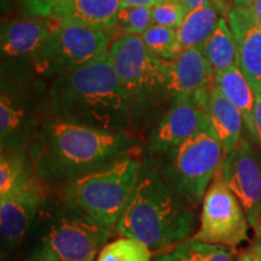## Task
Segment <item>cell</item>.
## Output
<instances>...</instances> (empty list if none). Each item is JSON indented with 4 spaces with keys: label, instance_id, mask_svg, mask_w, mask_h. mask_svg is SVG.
<instances>
[{
    "label": "cell",
    "instance_id": "cell-38",
    "mask_svg": "<svg viewBox=\"0 0 261 261\" xmlns=\"http://www.w3.org/2000/svg\"><path fill=\"white\" fill-rule=\"evenodd\" d=\"M166 2H178V3H184V0H166Z\"/></svg>",
    "mask_w": 261,
    "mask_h": 261
},
{
    "label": "cell",
    "instance_id": "cell-17",
    "mask_svg": "<svg viewBox=\"0 0 261 261\" xmlns=\"http://www.w3.org/2000/svg\"><path fill=\"white\" fill-rule=\"evenodd\" d=\"M122 6L121 0H63L50 18L108 32L116 28Z\"/></svg>",
    "mask_w": 261,
    "mask_h": 261
},
{
    "label": "cell",
    "instance_id": "cell-32",
    "mask_svg": "<svg viewBox=\"0 0 261 261\" xmlns=\"http://www.w3.org/2000/svg\"><path fill=\"white\" fill-rule=\"evenodd\" d=\"M249 252L253 254L256 261H261V232L256 233V240L252 246V248H250Z\"/></svg>",
    "mask_w": 261,
    "mask_h": 261
},
{
    "label": "cell",
    "instance_id": "cell-10",
    "mask_svg": "<svg viewBox=\"0 0 261 261\" xmlns=\"http://www.w3.org/2000/svg\"><path fill=\"white\" fill-rule=\"evenodd\" d=\"M41 94L27 85H4L0 94V144L3 150H28L42 122Z\"/></svg>",
    "mask_w": 261,
    "mask_h": 261
},
{
    "label": "cell",
    "instance_id": "cell-26",
    "mask_svg": "<svg viewBox=\"0 0 261 261\" xmlns=\"http://www.w3.org/2000/svg\"><path fill=\"white\" fill-rule=\"evenodd\" d=\"M152 9L149 6H122L117 17V25L121 33L143 34L151 27Z\"/></svg>",
    "mask_w": 261,
    "mask_h": 261
},
{
    "label": "cell",
    "instance_id": "cell-37",
    "mask_svg": "<svg viewBox=\"0 0 261 261\" xmlns=\"http://www.w3.org/2000/svg\"><path fill=\"white\" fill-rule=\"evenodd\" d=\"M256 233H260L261 232V218H260V221H259V227H257V230L255 231Z\"/></svg>",
    "mask_w": 261,
    "mask_h": 261
},
{
    "label": "cell",
    "instance_id": "cell-33",
    "mask_svg": "<svg viewBox=\"0 0 261 261\" xmlns=\"http://www.w3.org/2000/svg\"><path fill=\"white\" fill-rule=\"evenodd\" d=\"M250 8H252L254 15H255L257 21H259L260 24H261V0H256L254 4L250 5Z\"/></svg>",
    "mask_w": 261,
    "mask_h": 261
},
{
    "label": "cell",
    "instance_id": "cell-21",
    "mask_svg": "<svg viewBox=\"0 0 261 261\" xmlns=\"http://www.w3.org/2000/svg\"><path fill=\"white\" fill-rule=\"evenodd\" d=\"M200 48L210 62L213 73L240 67L236 40L228 21L224 17L219 18L213 33Z\"/></svg>",
    "mask_w": 261,
    "mask_h": 261
},
{
    "label": "cell",
    "instance_id": "cell-20",
    "mask_svg": "<svg viewBox=\"0 0 261 261\" xmlns=\"http://www.w3.org/2000/svg\"><path fill=\"white\" fill-rule=\"evenodd\" d=\"M221 11V6L214 2L211 5L189 11L177 28V41L180 52L190 47H201L217 27Z\"/></svg>",
    "mask_w": 261,
    "mask_h": 261
},
{
    "label": "cell",
    "instance_id": "cell-25",
    "mask_svg": "<svg viewBox=\"0 0 261 261\" xmlns=\"http://www.w3.org/2000/svg\"><path fill=\"white\" fill-rule=\"evenodd\" d=\"M145 46L155 56L165 61H172L180 54L177 41V29L152 24L140 34Z\"/></svg>",
    "mask_w": 261,
    "mask_h": 261
},
{
    "label": "cell",
    "instance_id": "cell-29",
    "mask_svg": "<svg viewBox=\"0 0 261 261\" xmlns=\"http://www.w3.org/2000/svg\"><path fill=\"white\" fill-rule=\"evenodd\" d=\"M250 136L261 146V92L255 93V104L253 110L252 127L249 129Z\"/></svg>",
    "mask_w": 261,
    "mask_h": 261
},
{
    "label": "cell",
    "instance_id": "cell-5",
    "mask_svg": "<svg viewBox=\"0 0 261 261\" xmlns=\"http://www.w3.org/2000/svg\"><path fill=\"white\" fill-rule=\"evenodd\" d=\"M142 162L130 154L68 181L56 190L99 223L116 226L138 181Z\"/></svg>",
    "mask_w": 261,
    "mask_h": 261
},
{
    "label": "cell",
    "instance_id": "cell-7",
    "mask_svg": "<svg viewBox=\"0 0 261 261\" xmlns=\"http://www.w3.org/2000/svg\"><path fill=\"white\" fill-rule=\"evenodd\" d=\"M109 56L135 110L154 93L165 91L166 61L155 56L140 35L120 33L110 42Z\"/></svg>",
    "mask_w": 261,
    "mask_h": 261
},
{
    "label": "cell",
    "instance_id": "cell-31",
    "mask_svg": "<svg viewBox=\"0 0 261 261\" xmlns=\"http://www.w3.org/2000/svg\"><path fill=\"white\" fill-rule=\"evenodd\" d=\"M213 3V0H184V5L187 6L189 11L195 9L203 8V6L211 5Z\"/></svg>",
    "mask_w": 261,
    "mask_h": 261
},
{
    "label": "cell",
    "instance_id": "cell-13",
    "mask_svg": "<svg viewBox=\"0 0 261 261\" xmlns=\"http://www.w3.org/2000/svg\"><path fill=\"white\" fill-rule=\"evenodd\" d=\"M218 173L240 201L254 231L261 218V155L247 139L224 155Z\"/></svg>",
    "mask_w": 261,
    "mask_h": 261
},
{
    "label": "cell",
    "instance_id": "cell-34",
    "mask_svg": "<svg viewBox=\"0 0 261 261\" xmlns=\"http://www.w3.org/2000/svg\"><path fill=\"white\" fill-rule=\"evenodd\" d=\"M256 0H233V5L236 6H250L254 4Z\"/></svg>",
    "mask_w": 261,
    "mask_h": 261
},
{
    "label": "cell",
    "instance_id": "cell-2",
    "mask_svg": "<svg viewBox=\"0 0 261 261\" xmlns=\"http://www.w3.org/2000/svg\"><path fill=\"white\" fill-rule=\"evenodd\" d=\"M51 116L110 132H127L133 103L114 69L109 51L56 76L48 91Z\"/></svg>",
    "mask_w": 261,
    "mask_h": 261
},
{
    "label": "cell",
    "instance_id": "cell-16",
    "mask_svg": "<svg viewBox=\"0 0 261 261\" xmlns=\"http://www.w3.org/2000/svg\"><path fill=\"white\" fill-rule=\"evenodd\" d=\"M213 69L200 47L182 50L177 58L166 61L165 93L175 98L208 89L213 85Z\"/></svg>",
    "mask_w": 261,
    "mask_h": 261
},
{
    "label": "cell",
    "instance_id": "cell-9",
    "mask_svg": "<svg viewBox=\"0 0 261 261\" xmlns=\"http://www.w3.org/2000/svg\"><path fill=\"white\" fill-rule=\"evenodd\" d=\"M201 204L200 225L191 238L230 248L247 240L249 223L243 207L218 172Z\"/></svg>",
    "mask_w": 261,
    "mask_h": 261
},
{
    "label": "cell",
    "instance_id": "cell-27",
    "mask_svg": "<svg viewBox=\"0 0 261 261\" xmlns=\"http://www.w3.org/2000/svg\"><path fill=\"white\" fill-rule=\"evenodd\" d=\"M151 9L152 23L173 29H177L181 24L189 12L184 3L178 2H163Z\"/></svg>",
    "mask_w": 261,
    "mask_h": 261
},
{
    "label": "cell",
    "instance_id": "cell-12",
    "mask_svg": "<svg viewBox=\"0 0 261 261\" xmlns=\"http://www.w3.org/2000/svg\"><path fill=\"white\" fill-rule=\"evenodd\" d=\"M208 89L175 98L149 139V150L160 155L198 133L210 130L207 116Z\"/></svg>",
    "mask_w": 261,
    "mask_h": 261
},
{
    "label": "cell",
    "instance_id": "cell-28",
    "mask_svg": "<svg viewBox=\"0 0 261 261\" xmlns=\"http://www.w3.org/2000/svg\"><path fill=\"white\" fill-rule=\"evenodd\" d=\"M63 0H22L25 8L32 15L38 17H50L54 10Z\"/></svg>",
    "mask_w": 261,
    "mask_h": 261
},
{
    "label": "cell",
    "instance_id": "cell-22",
    "mask_svg": "<svg viewBox=\"0 0 261 261\" xmlns=\"http://www.w3.org/2000/svg\"><path fill=\"white\" fill-rule=\"evenodd\" d=\"M35 175L28 150H3L0 156V198L24 188Z\"/></svg>",
    "mask_w": 261,
    "mask_h": 261
},
{
    "label": "cell",
    "instance_id": "cell-36",
    "mask_svg": "<svg viewBox=\"0 0 261 261\" xmlns=\"http://www.w3.org/2000/svg\"><path fill=\"white\" fill-rule=\"evenodd\" d=\"M213 2L217 3V4H219L220 6H223V8H225L224 6V0H213Z\"/></svg>",
    "mask_w": 261,
    "mask_h": 261
},
{
    "label": "cell",
    "instance_id": "cell-11",
    "mask_svg": "<svg viewBox=\"0 0 261 261\" xmlns=\"http://www.w3.org/2000/svg\"><path fill=\"white\" fill-rule=\"evenodd\" d=\"M51 189L38 175L14 194L0 198L2 257L21 252Z\"/></svg>",
    "mask_w": 261,
    "mask_h": 261
},
{
    "label": "cell",
    "instance_id": "cell-19",
    "mask_svg": "<svg viewBox=\"0 0 261 261\" xmlns=\"http://www.w3.org/2000/svg\"><path fill=\"white\" fill-rule=\"evenodd\" d=\"M213 86L238 108L243 116L244 125L249 130L253 121L255 93H254L252 85L244 76L240 67H233L230 69L214 73Z\"/></svg>",
    "mask_w": 261,
    "mask_h": 261
},
{
    "label": "cell",
    "instance_id": "cell-23",
    "mask_svg": "<svg viewBox=\"0 0 261 261\" xmlns=\"http://www.w3.org/2000/svg\"><path fill=\"white\" fill-rule=\"evenodd\" d=\"M155 261H234L230 247L205 243L194 238L182 241L156 256Z\"/></svg>",
    "mask_w": 261,
    "mask_h": 261
},
{
    "label": "cell",
    "instance_id": "cell-18",
    "mask_svg": "<svg viewBox=\"0 0 261 261\" xmlns=\"http://www.w3.org/2000/svg\"><path fill=\"white\" fill-rule=\"evenodd\" d=\"M205 108L211 133L219 142L224 150V155H226L242 140V127L244 123L242 114L213 85L208 90Z\"/></svg>",
    "mask_w": 261,
    "mask_h": 261
},
{
    "label": "cell",
    "instance_id": "cell-3",
    "mask_svg": "<svg viewBox=\"0 0 261 261\" xmlns=\"http://www.w3.org/2000/svg\"><path fill=\"white\" fill-rule=\"evenodd\" d=\"M197 210L163 178L154 163L144 161L115 232L136 238L151 250L169 249L194 236Z\"/></svg>",
    "mask_w": 261,
    "mask_h": 261
},
{
    "label": "cell",
    "instance_id": "cell-4",
    "mask_svg": "<svg viewBox=\"0 0 261 261\" xmlns=\"http://www.w3.org/2000/svg\"><path fill=\"white\" fill-rule=\"evenodd\" d=\"M115 232L51 191L21 252L25 260L93 261Z\"/></svg>",
    "mask_w": 261,
    "mask_h": 261
},
{
    "label": "cell",
    "instance_id": "cell-15",
    "mask_svg": "<svg viewBox=\"0 0 261 261\" xmlns=\"http://www.w3.org/2000/svg\"><path fill=\"white\" fill-rule=\"evenodd\" d=\"M227 21L238 51V65L252 85L254 93L261 92V24L250 6L228 10Z\"/></svg>",
    "mask_w": 261,
    "mask_h": 261
},
{
    "label": "cell",
    "instance_id": "cell-8",
    "mask_svg": "<svg viewBox=\"0 0 261 261\" xmlns=\"http://www.w3.org/2000/svg\"><path fill=\"white\" fill-rule=\"evenodd\" d=\"M107 31L55 19L44 54L35 69L58 75L90 63L109 51Z\"/></svg>",
    "mask_w": 261,
    "mask_h": 261
},
{
    "label": "cell",
    "instance_id": "cell-14",
    "mask_svg": "<svg viewBox=\"0 0 261 261\" xmlns=\"http://www.w3.org/2000/svg\"><path fill=\"white\" fill-rule=\"evenodd\" d=\"M54 24L55 19L50 17L21 18L5 22L0 35L3 63H32L37 68Z\"/></svg>",
    "mask_w": 261,
    "mask_h": 261
},
{
    "label": "cell",
    "instance_id": "cell-30",
    "mask_svg": "<svg viewBox=\"0 0 261 261\" xmlns=\"http://www.w3.org/2000/svg\"><path fill=\"white\" fill-rule=\"evenodd\" d=\"M121 2L123 6H149V8H152L166 0H121Z\"/></svg>",
    "mask_w": 261,
    "mask_h": 261
},
{
    "label": "cell",
    "instance_id": "cell-39",
    "mask_svg": "<svg viewBox=\"0 0 261 261\" xmlns=\"http://www.w3.org/2000/svg\"><path fill=\"white\" fill-rule=\"evenodd\" d=\"M24 261H42V260H24Z\"/></svg>",
    "mask_w": 261,
    "mask_h": 261
},
{
    "label": "cell",
    "instance_id": "cell-24",
    "mask_svg": "<svg viewBox=\"0 0 261 261\" xmlns=\"http://www.w3.org/2000/svg\"><path fill=\"white\" fill-rule=\"evenodd\" d=\"M96 261H151V249L136 238L121 236L107 243Z\"/></svg>",
    "mask_w": 261,
    "mask_h": 261
},
{
    "label": "cell",
    "instance_id": "cell-1",
    "mask_svg": "<svg viewBox=\"0 0 261 261\" xmlns=\"http://www.w3.org/2000/svg\"><path fill=\"white\" fill-rule=\"evenodd\" d=\"M136 140L127 132H110L65 121L42 120L28 146L35 174L51 190L130 154Z\"/></svg>",
    "mask_w": 261,
    "mask_h": 261
},
{
    "label": "cell",
    "instance_id": "cell-35",
    "mask_svg": "<svg viewBox=\"0 0 261 261\" xmlns=\"http://www.w3.org/2000/svg\"><path fill=\"white\" fill-rule=\"evenodd\" d=\"M238 261H256V259L255 257H254V255L250 252H248V253H244L242 256L240 257V259H238Z\"/></svg>",
    "mask_w": 261,
    "mask_h": 261
},
{
    "label": "cell",
    "instance_id": "cell-6",
    "mask_svg": "<svg viewBox=\"0 0 261 261\" xmlns=\"http://www.w3.org/2000/svg\"><path fill=\"white\" fill-rule=\"evenodd\" d=\"M160 155L163 161L152 162L156 168L185 200L198 208L224 159L219 142L204 130Z\"/></svg>",
    "mask_w": 261,
    "mask_h": 261
}]
</instances>
